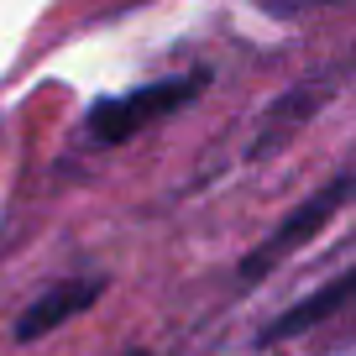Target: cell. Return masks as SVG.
I'll return each mask as SVG.
<instances>
[{
    "label": "cell",
    "instance_id": "obj_1",
    "mask_svg": "<svg viewBox=\"0 0 356 356\" xmlns=\"http://www.w3.org/2000/svg\"><path fill=\"white\" fill-rule=\"evenodd\" d=\"M200 89H204V68L200 74L152 79V84H136V89H126V95H111V100H100L89 111V136H95V142H126V136H136L142 126L173 115L178 105H189Z\"/></svg>",
    "mask_w": 356,
    "mask_h": 356
},
{
    "label": "cell",
    "instance_id": "obj_2",
    "mask_svg": "<svg viewBox=\"0 0 356 356\" xmlns=\"http://www.w3.org/2000/svg\"><path fill=\"white\" fill-rule=\"evenodd\" d=\"M346 194H351V173H335L320 194H309V200H304L299 210H293L289 220H283L278 231H273V236H267V241H262V246H257V252L241 262V283H257V278L267 273V267H278L283 257L293 252V246L314 241V236H320L325 225L335 220V210L346 204Z\"/></svg>",
    "mask_w": 356,
    "mask_h": 356
},
{
    "label": "cell",
    "instance_id": "obj_3",
    "mask_svg": "<svg viewBox=\"0 0 356 356\" xmlns=\"http://www.w3.org/2000/svg\"><path fill=\"white\" fill-rule=\"evenodd\" d=\"M100 293H105V278H63V283H53L47 293H37V299L22 309L16 341H42L47 330H58V325H68L74 314H84Z\"/></svg>",
    "mask_w": 356,
    "mask_h": 356
},
{
    "label": "cell",
    "instance_id": "obj_4",
    "mask_svg": "<svg viewBox=\"0 0 356 356\" xmlns=\"http://www.w3.org/2000/svg\"><path fill=\"white\" fill-rule=\"evenodd\" d=\"M351 299V273H335L330 283H325L320 293H314V299H304V304H293L289 314H283V320H273L267 325L262 335H257V341L262 346H273V341H289V335H299V330H309V325H320V320H330L335 309H341V304Z\"/></svg>",
    "mask_w": 356,
    "mask_h": 356
},
{
    "label": "cell",
    "instance_id": "obj_5",
    "mask_svg": "<svg viewBox=\"0 0 356 356\" xmlns=\"http://www.w3.org/2000/svg\"><path fill=\"white\" fill-rule=\"evenodd\" d=\"M257 11H267V16H304V11H314V6H341V0H252Z\"/></svg>",
    "mask_w": 356,
    "mask_h": 356
},
{
    "label": "cell",
    "instance_id": "obj_6",
    "mask_svg": "<svg viewBox=\"0 0 356 356\" xmlns=\"http://www.w3.org/2000/svg\"><path fill=\"white\" fill-rule=\"evenodd\" d=\"M131 356H147V351H131Z\"/></svg>",
    "mask_w": 356,
    "mask_h": 356
}]
</instances>
